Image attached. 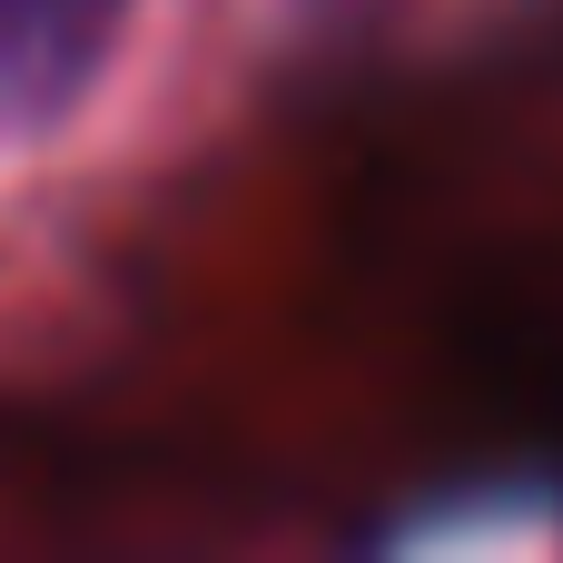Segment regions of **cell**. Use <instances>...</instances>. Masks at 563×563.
<instances>
[{
	"label": "cell",
	"instance_id": "1",
	"mask_svg": "<svg viewBox=\"0 0 563 563\" xmlns=\"http://www.w3.org/2000/svg\"><path fill=\"white\" fill-rule=\"evenodd\" d=\"M139 0H0V158L69 139L119 59H129Z\"/></svg>",
	"mask_w": 563,
	"mask_h": 563
}]
</instances>
